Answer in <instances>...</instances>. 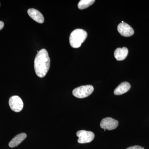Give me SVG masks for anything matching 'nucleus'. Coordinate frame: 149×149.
Returning <instances> with one entry per match:
<instances>
[{"mask_svg": "<svg viewBox=\"0 0 149 149\" xmlns=\"http://www.w3.org/2000/svg\"><path fill=\"white\" fill-rule=\"evenodd\" d=\"M76 135L79 138L77 142L81 144L90 143L95 138V134L93 132L85 130H79Z\"/></svg>", "mask_w": 149, "mask_h": 149, "instance_id": "nucleus-4", "label": "nucleus"}, {"mask_svg": "<svg viewBox=\"0 0 149 149\" xmlns=\"http://www.w3.org/2000/svg\"><path fill=\"white\" fill-rule=\"evenodd\" d=\"M27 138V135L25 133H21L15 136L9 143V146L13 148L17 147L21 143L24 139Z\"/></svg>", "mask_w": 149, "mask_h": 149, "instance_id": "nucleus-11", "label": "nucleus"}, {"mask_svg": "<svg viewBox=\"0 0 149 149\" xmlns=\"http://www.w3.org/2000/svg\"><path fill=\"white\" fill-rule=\"evenodd\" d=\"M9 104L11 109L15 112H19L23 109L24 104L20 97L13 96L9 100Z\"/></svg>", "mask_w": 149, "mask_h": 149, "instance_id": "nucleus-5", "label": "nucleus"}, {"mask_svg": "<svg viewBox=\"0 0 149 149\" xmlns=\"http://www.w3.org/2000/svg\"><path fill=\"white\" fill-rule=\"evenodd\" d=\"M29 16L38 23H43L44 22V17L43 15L40 11L34 8H30L27 10Z\"/></svg>", "mask_w": 149, "mask_h": 149, "instance_id": "nucleus-8", "label": "nucleus"}, {"mask_svg": "<svg viewBox=\"0 0 149 149\" xmlns=\"http://www.w3.org/2000/svg\"><path fill=\"white\" fill-rule=\"evenodd\" d=\"M126 149H144V148L139 146H133L129 147Z\"/></svg>", "mask_w": 149, "mask_h": 149, "instance_id": "nucleus-13", "label": "nucleus"}, {"mask_svg": "<svg viewBox=\"0 0 149 149\" xmlns=\"http://www.w3.org/2000/svg\"><path fill=\"white\" fill-rule=\"evenodd\" d=\"M130 88V83L127 82H123L115 89L114 91V95H123L124 93H127Z\"/></svg>", "mask_w": 149, "mask_h": 149, "instance_id": "nucleus-9", "label": "nucleus"}, {"mask_svg": "<svg viewBox=\"0 0 149 149\" xmlns=\"http://www.w3.org/2000/svg\"><path fill=\"white\" fill-rule=\"evenodd\" d=\"M93 91L94 88L92 85H84L74 89L72 91V94L78 98H84L90 96Z\"/></svg>", "mask_w": 149, "mask_h": 149, "instance_id": "nucleus-3", "label": "nucleus"}, {"mask_svg": "<svg viewBox=\"0 0 149 149\" xmlns=\"http://www.w3.org/2000/svg\"><path fill=\"white\" fill-rule=\"evenodd\" d=\"M88 34L83 29H77L72 31L69 37L70 46L74 48L80 47L82 43L85 41Z\"/></svg>", "mask_w": 149, "mask_h": 149, "instance_id": "nucleus-2", "label": "nucleus"}, {"mask_svg": "<svg viewBox=\"0 0 149 149\" xmlns=\"http://www.w3.org/2000/svg\"><path fill=\"white\" fill-rule=\"evenodd\" d=\"M50 66V59L45 49H42L37 53L34 62L36 74L38 77H43L47 74Z\"/></svg>", "mask_w": 149, "mask_h": 149, "instance_id": "nucleus-1", "label": "nucleus"}, {"mask_svg": "<svg viewBox=\"0 0 149 149\" xmlns=\"http://www.w3.org/2000/svg\"><path fill=\"white\" fill-rule=\"evenodd\" d=\"M128 50L126 47L118 48L115 51L114 56L117 61H122L125 59L128 55Z\"/></svg>", "mask_w": 149, "mask_h": 149, "instance_id": "nucleus-10", "label": "nucleus"}, {"mask_svg": "<svg viewBox=\"0 0 149 149\" xmlns=\"http://www.w3.org/2000/svg\"><path fill=\"white\" fill-rule=\"evenodd\" d=\"M118 120L111 117L104 118L100 123V127L102 129L108 130H112L116 129L118 126Z\"/></svg>", "mask_w": 149, "mask_h": 149, "instance_id": "nucleus-6", "label": "nucleus"}, {"mask_svg": "<svg viewBox=\"0 0 149 149\" xmlns=\"http://www.w3.org/2000/svg\"><path fill=\"white\" fill-rule=\"evenodd\" d=\"M4 27V23L2 21H0V30H1Z\"/></svg>", "mask_w": 149, "mask_h": 149, "instance_id": "nucleus-14", "label": "nucleus"}, {"mask_svg": "<svg viewBox=\"0 0 149 149\" xmlns=\"http://www.w3.org/2000/svg\"><path fill=\"white\" fill-rule=\"evenodd\" d=\"M95 1V0H81L78 4V8L83 10L88 8L93 5Z\"/></svg>", "mask_w": 149, "mask_h": 149, "instance_id": "nucleus-12", "label": "nucleus"}, {"mask_svg": "<svg viewBox=\"0 0 149 149\" xmlns=\"http://www.w3.org/2000/svg\"><path fill=\"white\" fill-rule=\"evenodd\" d=\"M118 32L123 37H129L134 34V31L129 24L123 22L120 23L117 27Z\"/></svg>", "mask_w": 149, "mask_h": 149, "instance_id": "nucleus-7", "label": "nucleus"}]
</instances>
